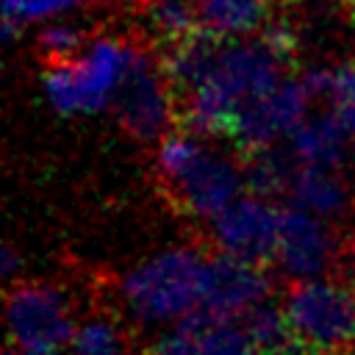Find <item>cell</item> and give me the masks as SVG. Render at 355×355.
I'll list each match as a JSON object with an SVG mask.
<instances>
[{
	"label": "cell",
	"instance_id": "obj_1",
	"mask_svg": "<svg viewBox=\"0 0 355 355\" xmlns=\"http://www.w3.org/2000/svg\"><path fill=\"white\" fill-rule=\"evenodd\" d=\"M283 67L258 36L252 42L227 36L208 72L175 100V128L194 136H230L236 116L283 80Z\"/></svg>",
	"mask_w": 355,
	"mask_h": 355
},
{
	"label": "cell",
	"instance_id": "obj_2",
	"mask_svg": "<svg viewBox=\"0 0 355 355\" xmlns=\"http://www.w3.org/2000/svg\"><path fill=\"white\" fill-rule=\"evenodd\" d=\"M155 172L175 208L200 219H214L233 200H239L244 175V169H239L230 158H222L194 133L180 128L161 139Z\"/></svg>",
	"mask_w": 355,
	"mask_h": 355
},
{
	"label": "cell",
	"instance_id": "obj_3",
	"mask_svg": "<svg viewBox=\"0 0 355 355\" xmlns=\"http://www.w3.org/2000/svg\"><path fill=\"white\" fill-rule=\"evenodd\" d=\"M208 255L194 247H175L139 263L122 280V297L144 322L186 319L202 305Z\"/></svg>",
	"mask_w": 355,
	"mask_h": 355
},
{
	"label": "cell",
	"instance_id": "obj_4",
	"mask_svg": "<svg viewBox=\"0 0 355 355\" xmlns=\"http://www.w3.org/2000/svg\"><path fill=\"white\" fill-rule=\"evenodd\" d=\"M283 308L305 355L355 352V286L297 277L283 297Z\"/></svg>",
	"mask_w": 355,
	"mask_h": 355
},
{
	"label": "cell",
	"instance_id": "obj_5",
	"mask_svg": "<svg viewBox=\"0 0 355 355\" xmlns=\"http://www.w3.org/2000/svg\"><path fill=\"white\" fill-rule=\"evenodd\" d=\"M136 44L97 39L86 53L44 67V92L61 114H94L111 105Z\"/></svg>",
	"mask_w": 355,
	"mask_h": 355
},
{
	"label": "cell",
	"instance_id": "obj_6",
	"mask_svg": "<svg viewBox=\"0 0 355 355\" xmlns=\"http://www.w3.org/2000/svg\"><path fill=\"white\" fill-rule=\"evenodd\" d=\"M11 347L19 352H61L75 338V316L64 288L50 283H14L6 297Z\"/></svg>",
	"mask_w": 355,
	"mask_h": 355
},
{
	"label": "cell",
	"instance_id": "obj_7",
	"mask_svg": "<svg viewBox=\"0 0 355 355\" xmlns=\"http://www.w3.org/2000/svg\"><path fill=\"white\" fill-rule=\"evenodd\" d=\"M111 108L116 114V122L139 141H161L166 130L178 125L175 94L164 75V67L141 44H136L133 50Z\"/></svg>",
	"mask_w": 355,
	"mask_h": 355
},
{
	"label": "cell",
	"instance_id": "obj_8",
	"mask_svg": "<svg viewBox=\"0 0 355 355\" xmlns=\"http://www.w3.org/2000/svg\"><path fill=\"white\" fill-rule=\"evenodd\" d=\"M269 291L272 277L263 263L222 250L216 255H208L200 311H205L214 319H239L247 316L255 305H261Z\"/></svg>",
	"mask_w": 355,
	"mask_h": 355
},
{
	"label": "cell",
	"instance_id": "obj_9",
	"mask_svg": "<svg viewBox=\"0 0 355 355\" xmlns=\"http://www.w3.org/2000/svg\"><path fill=\"white\" fill-rule=\"evenodd\" d=\"M277 227L280 208L266 202V197H239L219 216H214L216 244L239 258L255 263H275L277 255Z\"/></svg>",
	"mask_w": 355,
	"mask_h": 355
},
{
	"label": "cell",
	"instance_id": "obj_10",
	"mask_svg": "<svg viewBox=\"0 0 355 355\" xmlns=\"http://www.w3.org/2000/svg\"><path fill=\"white\" fill-rule=\"evenodd\" d=\"M338 241L324 216L305 208H283L277 227V255L275 261L291 277H319L327 263H333Z\"/></svg>",
	"mask_w": 355,
	"mask_h": 355
},
{
	"label": "cell",
	"instance_id": "obj_11",
	"mask_svg": "<svg viewBox=\"0 0 355 355\" xmlns=\"http://www.w3.org/2000/svg\"><path fill=\"white\" fill-rule=\"evenodd\" d=\"M352 133L341 125L336 114L305 116L291 130V155L297 166H327L338 169L347 158V139Z\"/></svg>",
	"mask_w": 355,
	"mask_h": 355
},
{
	"label": "cell",
	"instance_id": "obj_12",
	"mask_svg": "<svg viewBox=\"0 0 355 355\" xmlns=\"http://www.w3.org/2000/svg\"><path fill=\"white\" fill-rule=\"evenodd\" d=\"M288 194L297 208H305L324 219L341 216L349 208V189L344 178L338 175V169L327 166H297Z\"/></svg>",
	"mask_w": 355,
	"mask_h": 355
},
{
	"label": "cell",
	"instance_id": "obj_13",
	"mask_svg": "<svg viewBox=\"0 0 355 355\" xmlns=\"http://www.w3.org/2000/svg\"><path fill=\"white\" fill-rule=\"evenodd\" d=\"M244 330L258 355H305L283 302H261L244 316Z\"/></svg>",
	"mask_w": 355,
	"mask_h": 355
},
{
	"label": "cell",
	"instance_id": "obj_14",
	"mask_svg": "<svg viewBox=\"0 0 355 355\" xmlns=\"http://www.w3.org/2000/svg\"><path fill=\"white\" fill-rule=\"evenodd\" d=\"M180 322L191 327L197 338V355H258L247 330L236 327V319H214L197 308Z\"/></svg>",
	"mask_w": 355,
	"mask_h": 355
},
{
	"label": "cell",
	"instance_id": "obj_15",
	"mask_svg": "<svg viewBox=\"0 0 355 355\" xmlns=\"http://www.w3.org/2000/svg\"><path fill=\"white\" fill-rule=\"evenodd\" d=\"M269 0H200L202 25L222 36H244L261 31Z\"/></svg>",
	"mask_w": 355,
	"mask_h": 355
},
{
	"label": "cell",
	"instance_id": "obj_16",
	"mask_svg": "<svg viewBox=\"0 0 355 355\" xmlns=\"http://www.w3.org/2000/svg\"><path fill=\"white\" fill-rule=\"evenodd\" d=\"M294 172H297L294 155L277 153L275 144L272 147H263L258 153L244 155V180L252 189V194H258V197L288 194V186H291Z\"/></svg>",
	"mask_w": 355,
	"mask_h": 355
},
{
	"label": "cell",
	"instance_id": "obj_17",
	"mask_svg": "<svg viewBox=\"0 0 355 355\" xmlns=\"http://www.w3.org/2000/svg\"><path fill=\"white\" fill-rule=\"evenodd\" d=\"M69 349V355H128V341L108 316H94L75 330Z\"/></svg>",
	"mask_w": 355,
	"mask_h": 355
},
{
	"label": "cell",
	"instance_id": "obj_18",
	"mask_svg": "<svg viewBox=\"0 0 355 355\" xmlns=\"http://www.w3.org/2000/svg\"><path fill=\"white\" fill-rule=\"evenodd\" d=\"M83 44H86V31L75 22H53L36 36V50H39L44 67L78 58Z\"/></svg>",
	"mask_w": 355,
	"mask_h": 355
},
{
	"label": "cell",
	"instance_id": "obj_19",
	"mask_svg": "<svg viewBox=\"0 0 355 355\" xmlns=\"http://www.w3.org/2000/svg\"><path fill=\"white\" fill-rule=\"evenodd\" d=\"M327 100L333 103V114L341 125L355 136V61L333 69V92Z\"/></svg>",
	"mask_w": 355,
	"mask_h": 355
},
{
	"label": "cell",
	"instance_id": "obj_20",
	"mask_svg": "<svg viewBox=\"0 0 355 355\" xmlns=\"http://www.w3.org/2000/svg\"><path fill=\"white\" fill-rule=\"evenodd\" d=\"M86 0H3V17H11L17 22H31V19H47L64 11H72L83 6Z\"/></svg>",
	"mask_w": 355,
	"mask_h": 355
},
{
	"label": "cell",
	"instance_id": "obj_21",
	"mask_svg": "<svg viewBox=\"0 0 355 355\" xmlns=\"http://www.w3.org/2000/svg\"><path fill=\"white\" fill-rule=\"evenodd\" d=\"M150 355H197V338H194L191 327L180 322L178 330L161 336V338L153 344Z\"/></svg>",
	"mask_w": 355,
	"mask_h": 355
},
{
	"label": "cell",
	"instance_id": "obj_22",
	"mask_svg": "<svg viewBox=\"0 0 355 355\" xmlns=\"http://www.w3.org/2000/svg\"><path fill=\"white\" fill-rule=\"evenodd\" d=\"M17 269H19V255H17V250L11 244H6L3 247V275L11 277Z\"/></svg>",
	"mask_w": 355,
	"mask_h": 355
},
{
	"label": "cell",
	"instance_id": "obj_23",
	"mask_svg": "<svg viewBox=\"0 0 355 355\" xmlns=\"http://www.w3.org/2000/svg\"><path fill=\"white\" fill-rule=\"evenodd\" d=\"M6 355H47V352H19L17 347H11V349H8ZM53 355H58V352H53Z\"/></svg>",
	"mask_w": 355,
	"mask_h": 355
},
{
	"label": "cell",
	"instance_id": "obj_24",
	"mask_svg": "<svg viewBox=\"0 0 355 355\" xmlns=\"http://www.w3.org/2000/svg\"><path fill=\"white\" fill-rule=\"evenodd\" d=\"M347 14H349V19L355 22V0H347Z\"/></svg>",
	"mask_w": 355,
	"mask_h": 355
}]
</instances>
